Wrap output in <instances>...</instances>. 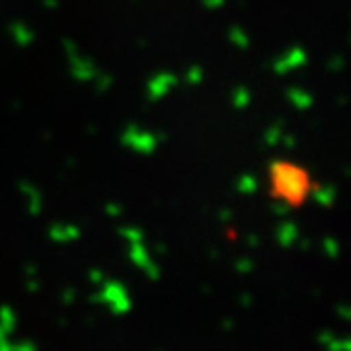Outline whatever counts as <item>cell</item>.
I'll list each match as a JSON object with an SVG mask.
<instances>
[{
  "mask_svg": "<svg viewBox=\"0 0 351 351\" xmlns=\"http://www.w3.org/2000/svg\"><path fill=\"white\" fill-rule=\"evenodd\" d=\"M269 182L271 193L287 205H301L311 189V180L293 164H274Z\"/></svg>",
  "mask_w": 351,
  "mask_h": 351,
  "instance_id": "cell-1",
  "label": "cell"
}]
</instances>
